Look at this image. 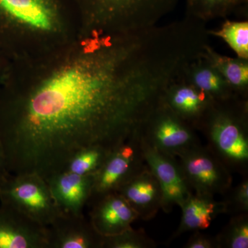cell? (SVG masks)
Returning <instances> with one entry per match:
<instances>
[{"mask_svg":"<svg viewBox=\"0 0 248 248\" xmlns=\"http://www.w3.org/2000/svg\"><path fill=\"white\" fill-rule=\"evenodd\" d=\"M186 64L166 25L88 31L54 51L10 62L0 86V143L11 174L46 180L77 152L114 149L140 133Z\"/></svg>","mask_w":248,"mask_h":248,"instance_id":"obj_1","label":"cell"},{"mask_svg":"<svg viewBox=\"0 0 248 248\" xmlns=\"http://www.w3.org/2000/svg\"><path fill=\"white\" fill-rule=\"evenodd\" d=\"M83 32L78 0H0V50L10 62L54 51Z\"/></svg>","mask_w":248,"mask_h":248,"instance_id":"obj_2","label":"cell"},{"mask_svg":"<svg viewBox=\"0 0 248 248\" xmlns=\"http://www.w3.org/2000/svg\"><path fill=\"white\" fill-rule=\"evenodd\" d=\"M85 31L114 33L159 24L179 0H78Z\"/></svg>","mask_w":248,"mask_h":248,"instance_id":"obj_3","label":"cell"},{"mask_svg":"<svg viewBox=\"0 0 248 248\" xmlns=\"http://www.w3.org/2000/svg\"><path fill=\"white\" fill-rule=\"evenodd\" d=\"M208 146L230 170L246 172L248 164V103L236 96L215 102L198 128Z\"/></svg>","mask_w":248,"mask_h":248,"instance_id":"obj_4","label":"cell"},{"mask_svg":"<svg viewBox=\"0 0 248 248\" xmlns=\"http://www.w3.org/2000/svg\"><path fill=\"white\" fill-rule=\"evenodd\" d=\"M0 204L45 227L60 214L48 183L37 174H10L0 186Z\"/></svg>","mask_w":248,"mask_h":248,"instance_id":"obj_5","label":"cell"},{"mask_svg":"<svg viewBox=\"0 0 248 248\" xmlns=\"http://www.w3.org/2000/svg\"><path fill=\"white\" fill-rule=\"evenodd\" d=\"M177 158L193 193L225 195L232 187L231 170L208 146L197 145Z\"/></svg>","mask_w":248,"mask_h":248,"instance_id":"obj_6","label":"cell"},{"mask_svg":"<svg viewBox=\"0 0 248 248\" xmlns=\"http://www.w3.org/2000/svg\"><path fill=\"white\" fill-rule=\"evenodd\" d=\"M140 136L155 149L176 158L201 144L195 129L178 117L163 100L142 127Z\"/></svg>","mask_w":248,"mask_h":248,"instance_id":"obj_7","label":"cell"},{"mask_svg":"<svg viewBox=\"0 0 248 248\" xmlns=\"http://www.w3.org/2000/svg\"><path fill=\"white\" fill-rule=\"evenodd\" d=\"M146 166L140 133H138L114 148L93 174L91 198L117 192L121 186Z\"/></svg>","mask_w":248,"mask_h":248,"instance_id":"obj_8","label":"cell"},{"mask_svg":"<svg viewBox=\"0 0 248 248\" xmlns=\"http://www.w3.org/2000/svg\"><path fill=\"white\" fill-rule=\"evenodd\" d=\"M140 141L147 166L154 174L161 187V209L166 213H170L174 206H180L193 192L186 181L177 158L155 149L141 136Z\"/></svg>","mask_w":248,"mask_h":248,"instance_id":"obj_9","label":"cell"},{"mask_svg":"<svg viewBox=\"0 0 248 248\" xmlns=\"http://www.w3.org/2000/svg\"><path fill=\"white\" fill-rule=\"evenodd\" d=\"M47 248H102L103 236L84 214L60 213L46 227Z\"/></svg>","mask_w":248,"mask_h":248,"instance_id":"obj_10","label":"cell"},{"mask_svg":"<svg viewBox=\"0 0 248 248\" xmlns=\"http://www.w3.org/2000/svg\"><path fill=\"white\" fill-rule=\"evenodd\" d=\"M89 219L94 229L103 236H112L131 228L138 215L119 192H112L93 197Z\"/></svg>","mask_w":248,"mask_h":248,"instance_id":"obj_11","label":"cell"},{"mask_svg":"<svg viewBox=\"0 0 248 248\" xmlns=\"http://www.w3.org/2000/svg\"><path fill=\"white\" fill-rule=\"evenodd\" d=\"M185 73L186 72L166 90L163 102L178 117L195 130H198L204 117L215 102L191 84Z\"/></svg>","mask_w":248,"mask_h":248,"instance_id":"obj_12","label":"cell"},{"mask_svg":"<svg viewBox=\"0 0 248 248\" xmlns=\"http://www.w3.org/2000/svg\"><path fill=\"white\" fill-rule=\"evenodd\" d=\"M0 248H47L46 227L0 204Z\"/></svg>","mask_w":248,"mask_h":248,"instance_id":"obj_13","label":"cell"},{"mask_svg":"<svg viewBox=\"0 0 248 248\" xmlns=\"http://www.w3.org/2000/svg\"><path fill=\"white\" fill-rule=\"evenodd\" d=\"M60 213L84 214L92 195L93 175H80L63 170L46 180Z\"/></svg>","mask_w":248,"mask_h":248,"instance_id":"obj_14","label":"cell"},{"mask_svg":"<svg viewBox=\"0 0 248 248\" xmlns=\"http://www.w3.org/2000/svg\"><path fill=\"white\" fill-rule=\"evenodd\" d=\"M117 192L135 210L138 218L143 221L155 218L162 206L161 187L147 164L121 186Z\"/></svg>","mask_w":248,"mask_h":248,"instance_id":"obj_15","label":"cell"},{"mask_svg":"<svg viewBox=\"0 0 248 248\" xmlns=\"http://www.w3.org/2000/svg\"><path fill=\"white\" fill-rule=\"evenodd\" d=\"M179 207L182 209V219L173 237L187 232L207 229L218 215L226 213L223 201L217 202L215 197L195 193H192Z\"/></svg>","mask_w":248,"mask_h":248,"instance_id":"obj_16","label":"cell"},{"mask_svg":"<svg viewBox=\"0 0 248 248\" xmlns=\"http://www.w3.org/2000/svg\"><path fill=\"white\" fill-rule=\"evenodd\" d=\"M185 75L191 84L205 93L215 102H223L236 96L241 97L235 92L219 71L209 61L204 52L191 62Z\"/></svg>","mask_w":248,"mask_h":248,"instance_id":"obj_17","label":"cell"},{"mask_svg":"<svg viewBox=\"0 0 248 248\" xmlns=\"http://www.w3.org/2000/svg\"><path fill=\"white\" fill-rule=\"evenodd\" d=\"M204 55L219 71L235 92L241 97L247 98L248 60L222 55L215 51L210 45L205 47Z\"/></svg>","mask_w":248,"mask_h":248,"instance_id":"obj_18","label":"cell"},{"mask_svg":"<svg viewBox=\"0 0 248 248\" xmlns=\"http://www.w3.org/2000/svg\"><path fill=\"white\" fill-rule=\"evenodd\" d=\"M248 0H186V16L205 23L226 18L247 6Z\"/></svg>","mask_w":248,"mask_h":248,"instance_id":"obj_19","label":"cell"},{"mask_svg":"<svg viewBox=\"0 0 248 248\" xmlns=\"http://www.w3.org/2000/svg\"><path fill=\"white\" fill-rule=\"evenodd\" d=\"M112 150L97 145L82 148L73 155L64 170L80 175H93Z\"/></svg>","mask_w":248,"mask_h":248,"instance_id":"obj_20","label":"cell"},{"mask_svg":"<svg viewBox=\"0 0 248 248\" xmlns=\"http://www.w3.org/2000/svg\"><path fill=\"white\" fill-rule=\"evenodd\" d=\"M209 35L223 39L236 53L237 58L248 60V21L226 20L218 30L208 31Z\"/></svg>","mask_w":248,"mask_h":248,"instance_id":"obj_21","label":"cell"},{"mask_svg":"<svg viewBox=\"0 0 248 248\" xmlns=\"http://www.w3.org/2000/svg\"><path fill=\"white\" fill-rule=\"evenodd\" d=\"M216 236L218 248H248V213L233 215L226 228Z\"/></svg>","mask_w":248,"mask_h":248,"instance_id":"obj_22","label":"cell"},{"mask_svg":"<svg viewBox=\"0 0 248 248\" xmlns=\"http://www.w3.org/2000/svg\"><path fill=\"white\" fill-rule=\"evenodd\" d=\"M156 243L143 230L128 228L112 236H103L102 248H151Z\"/></svg>","mask_w":248,"mask_h":248,"instance_id":"obj_23","label":"cell"},{"mask_svg":"<svg viewBox=\"0 0 248 248\" xmlns=\"http://www.w3.org/2000/svg\"><path fill=\"white\" fill-rule=\"evenodd\" d=\"M225 195L223 201L226 206V213L233 215L248 213V179H244L234 188L231 187Z\"/></svg>","mask_w":248,"mask_h":248,"instance_id":"obj_24","label":"cell"},{"mask_svg":"<svg viewBox=\"0 0 248 248\" xmlns=\"http://www.w3.org/2000/svg\"><path fill=\"white\" fill-rule=\"evenodd\" d=\"M184 246L186 248H218L217 236L203 234L201 231L194 232Z\"/></svg>","mask_w":248,"mask_h":248,"instance_id":"obj_25","label":"cell"},{"mask_svg":"<svg viewBox=\"0 0 248 248\" xmlns=\"http://www.w3.org/2000/svg\"><path fill=\"white\" fill-rule=\"evenodd\" d=\"M10 174L11 173L8 171L7 168H6L4 153H3L2 148L0 143V186L7 179Z\"/></svg>","mask_w":248,"mask_h":248,"instance_id":"obj_26","label":"cell"},{"mask_svg":"<svg viewBox=\"0 0 248 248\" xmlns=\"http://www.w3.org/2000/svg\"><path fill=\"white\" fill-rule=\"evenodd\" d=\"M9 64V59L6 58L3 52L0 50V86H1V83H2L3 79H4Z\"/></svg>","mask_w":248,"mask_h":248,"instance_id":"obj_27","label":"cell"}]
</instances>
